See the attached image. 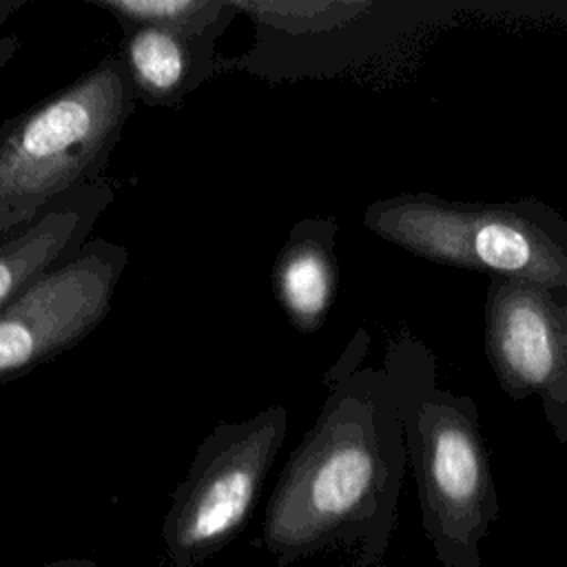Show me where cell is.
<instances>
[{"label": "cell", "mask_w": 567, "mask_h": 567, "mask_svg": "<svg viewBox=\"0 0 567 567\" xmlns=\"http://www.w3.org/2000/svg\"><path fill=\"white\" fill-rule=\"evenodd\" d=\"M337 221L306 217L297 221L272 266V288L288 321L299 332H317L337 292Z\"/></svg>", "instance_id": "8fae6325"}, {"label": "cell", "mask_w": 567, "mask_h": 567, "mask_svg": "<svg viewBox=\"0 0 567 567\" xmlns=\"http://www.w3.org/2000/svg\"><path fill=\"white\" fill-rule=\"evenodd\" d=\"M66 567H97L91 558H66Z\"/></svg>", "instance_id": "9a60e30c"}, {"label": "cell", "mask_w": 567, "mask_h": 567, "mask_svg": "<svg viewBox=\"0 0 567 567\" xmlns=\"http://www.w3.org/2000/svg\"><path fill=\"white\" fill-rule=\"evenodd\" d=\"M348 567H379V565H361V563H352V565H348Z\"/></svg>", "instance_id": "e0dca14e"}, {"label": "cell", "mask_w": 567, "mask_h": 567, "mask_svg": "<svg viewBox=\"0 0 567 567\" xmlns=\"http://www.w3.org/2000/svg\"><path fill=\"white\" fill-rule=\"evenodd\" d=\"M286 432V408L268 405L244 421L219 423L199 443L162 520L173 567H197L244 532Z\"/></svg>", "instance_id": "8992f818"}, {"label": "cell", "mask_w": 567, "mask_h": 567, "mask_svg": "<svg viewBox=\"0 0 567 567\" xmlns=\"http://www.w3.org/2000/svg\"><path fill=\"white\" fill-rule=\"evenodd\" d=\"M93 4L109 11L122 31L131 27H153L199 33L221 20L237 18L233 0H95Z\"/></svg>", "instance_id": "7c38bea8"}, {"label": "cell", "mask_w": 567, "mask_h": 567, "mask_svg": "<svg viewBox=\"0 0 567 567\" xmlns=\"http://www.w3.org/2000/svg\"><path fill=\"white\" fill-rule=\"evenodd\" d=\"M363 224L383 241L441 266L567 290V217L536 197L454 202L399 193L372 202Z\"/></svg>", "instance_id": "277c9868"}, {"label": "cell", "mask_w": 567, "mask_h": 567, "mask_svg": "<svg viewBox=\"0 0 567 567\" xmlns=\"http://www.w3.org/2000/svg\"><path fill=\"white\" fill-rule=\"evenodd\" d=\"M233 4L250 18L255 38L244 55L217 60V69L246 71L270 82L341 73L461 9L458 2L441 0Z\"/></svg>", "instance_id": "5b68a950"}, {"label": "cell", "mask_w": 567, "mask_h": 567, "mask_svg": "<svg viewBox=\"0 0 567 567\" xmlns=\"http://www.w3.org/2000/svg\"><path fill=\"white\" fill-rule=\"evenodd\" d=\"M16 47H18V40H16V38H11V35H0V69L9 62V58L13 55Z\"/></svg>", "instance_id": "4fadbf2b"}, {"label": "cell", "mask_w": 567, "mask_h": 567, "mask_svg": "<svg viewBox=\"0 0 567 567\" xmlns=\"http://www.w3.org/2000/svg\"><path fill=\"white\" fill-rule=\"evenodd\" d=\"M135 102L122 60L106 55L0 128V241L60 197L102 179Z\"/></svg>", "instance_id": "3957f363"}, {"label": "cell", "mask_w": 567, "mask_h": 567, "mask_svg": "<svg viewBox=\"0 0 567 567\" xmlns=\"http://www.w3.org/2000/svg\"><path fill=\"white\" fill-rule=\"evenodd\" d=\"M31 567H66V558L64 560H53V563H47V565H31Z\"/></svg>", "instance_id": "2e32d148"}, {"label": "cell", "mask_w": 567, "mask_h": 567, "mask_svg": "<svg viewBox=\"0 0 567 567\" xmlns=\"http://www.w3.org/2000/svg\"><path fill=\"white\" fill-rule=\"evenodd\" d=\"M113 199L115 193L104 179L80 186L53 202L31 226L0 241V310L78 255Z\"/></svg>", "instance_id": "9c48e42d"}, {"label": "cell", "mask_w": 567, "mask_h": 567, "mask_svg": "<svg viewBox=\"0 0 567 567\" xmlns=\"http://www.w3.org/2000/svg\"><path fill=\"white\" fill-rule=\"evenodd\" d=\"M383 370L394 385L432 551L443 567H481V545L498 518V492L478 405L436 383L432 350L410 332L390 339Z\"/></svg>", "instance_id": "7a4b0ae2"}, {"label": "cell", "mask_w": 567, "mask_h": 567, "mask_svg": "<svg viewBox=\"0 0 567 567\" xmlns=\"http://www.w3.org/2000/svg\"><path fill=\"white\" fill-rule=\"evenodd\" d=\"M233 18L199 33L153 27L124 29L117 58L122 60L137 102L177 109L215 71V44Z\"/></svg>", "instance_id": "30bf717a"}, {"label": "cell", "mask_w": 567, "mask_h": 567, "mask_svg": "<svg viewBox=\"0 0 567 567\" xmlns=\"http://www.w3.org/2000/svg\"><path fill=\"white\" fill-rule=\"evenodd\" d=\"M20 7H22V2H0V22H2L9 13L18 11Z\"/></svg>", "instance_id": "5bb4252c"}, {"label": "cell", "mask_w": 567, "mask_h": 567, "mask_svg": "<svg viewBox=\"0 0 567 567\" xmlns=\"http://www.w3.org/2000/svg\"><path fill=\"white\" fill-rule=\"evenodd\" d=\"M328 383L264 512L261 543L281 567L330 549L379 565L396 527L408 452L394 385L383 368Z\"/></svg>", "instance_id": "6da1fadb"}, {"label": "cell", "mask_w": 567, "mask_h": 567, "mask_svg": "<svg viewBox=\"0 0 567 567\" xmlns=\"http://www.w3.org/2000/svg\"><path fill=\"white\" fill-rule=\"evenodd\" d=\"M483 346L501 390L538 396L558 443H567V290L489 279L483 303Z\"/></svg>", "instance_id": "ba28073f"}, {"label": "cell", "mask_w": 567, "mask_h": 567, "mask_svg": "<svg viewBox=\"0 0 567 567\" xmlns=\"http://www.w3.org/2000/svg\"><path fill=\"white\" fill-rule=\"evenodd\" d=\"M128 250L104 237L40 277L0 310V385L84 341L106 317Z\"/></svg>", "instance_id": "52a82bcc"}]
</instances>
